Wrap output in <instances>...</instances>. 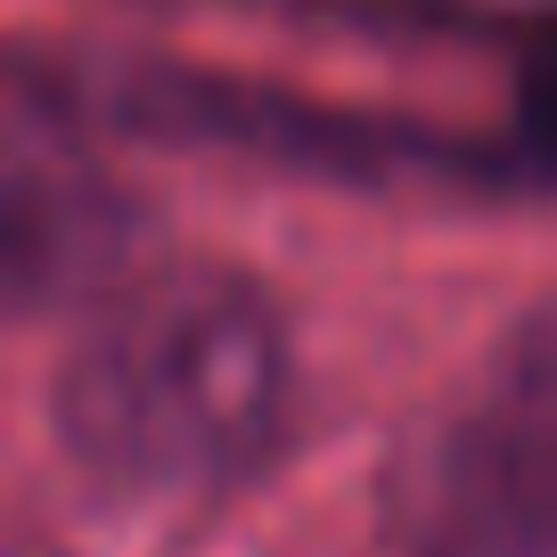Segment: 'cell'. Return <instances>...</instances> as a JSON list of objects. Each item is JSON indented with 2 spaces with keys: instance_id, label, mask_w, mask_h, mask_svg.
<instances>
[{
  "instance_id": "cell-5",
  "label": "cell",
  "mask_w": 557,
  "mask_h": 557,
  "mask_svg": "<svg viewBox=\"0 0 557 557\" xmlns=\"http://www.w3.org/2000/svg\"><path fill=\"white\" fill-rule=\"evenodd\" d=\"M517 157H524V173L557 181V50H541L517 83Z\"/></svg>"
},
{
  "instance_id": "cell-3",
  "label": "cell",
  "mask_w": 557,
  "mask_h": 557,
  "mask_svg": "<svg viewBox=\"0 0 557 557\" xmlns=\"http://www.w3.org/2000/svg\"><path fill=\"white\" fill-rule=\"evenodd\" d=\"M123 238H132V206L66 139L50 148L41 107L17 99V123H9V222H0L9 296L17 304L107 296L123 278Z\"/></svg>"
},
{
  "instance_id": "cell-4",
  "label": "cell",
  "mask_w": 557,
  "mask_h": 557,
  "mask_svg": "<svg viewBox=\"0 0 557 557\" xmlns=\"http://www.w3.org/2000/svg\"><path fill=\"white\" fill-rule=\"evenodd\" d=\"M123 123H139L157 139L246 148V157H271V164H329V173H385V164H410V157L443 164L435 139L377 132L345 107H312L255 83H213V74H157V83L123 90Z\"/></svg>"
},
{
  "instance_id": "cell-2",
  "label": "cell",
  "mask_w": 557,
  "mask_h": 557,
  "mask_svg": "<svg viewBox=\"0 0 557 557\" xmlns=\"http://www.w3.org/2000/svg\"><path fill=\"white\" fill-rule=\"evenodd\" d=\"M410 557H557V296L500 336L394 475Z\"/></svg>"
},
{
  "instance_id": "cell-1",
  "label": "cell",
  "mask_w": 557,
  "mask_h": 557,
  "mask_svg": "<svg viewBox=\"0 0 557 557\" xmlns=\"http://www.w3.org/2000/svg\"><path fill=\"white\" fill-rule=\"evenodd\" d=\"M66 459L107 492L157 500L246 475L287 418V329L238 271L173 262L115 278L50 385Z\"/></svg>"
}]
</instances>
